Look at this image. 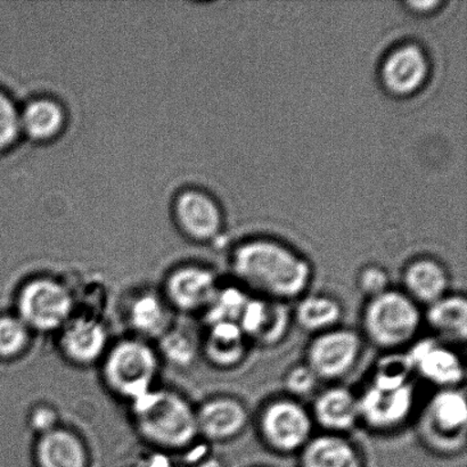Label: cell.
<instances>
[{"mask_svg":"<svg viewBox=\"0 0 467 467\" xmlns=\"http://www.w3.org/2000/svg\"><path fill=\"white\" fill-rule=\"evenodd\" d=\"M231 269L237 285L250 296L290 305L309 292L314 267L282 243L256 238L235 247Z\"/></svg>","mask_w":467,"mask_h":467,"instance_id":"1","label":"cell"},{"mask_svg":"<svg viewBox=\"0 0 467 467\" xmlns=\"http://www.w3.org/2000/svg\"><path fill=\"white\" fill-rule=\"evenodd\" d=\"M424 324L422 306L402 290L390 288L366 300L361 336L384 352L400 351L416 341Z\"/></svg>","mask_w":467,"mask_h":467,"instance_id":"2","label":"cell"},{"mask_svg":"<svg viewBox=\"0 0 467 467\" xmlns=\"http://www.w3.org/2000/svg\"><path fill=\"white\" fill-rule=\"evenodd\" d=\"M137 424L150 441L166 448L190 445L199 434L196 411L171 391H152L134 401Z\"/></svg>","mask_w":467,"mask_h":467,"instance_id":"3","label":"cell"},{"mask_svg":"<svg viewBox=\"0 0 467 467\" xmlns=\"http://www.w3.org/2000/svg\"><path fill=\"white\" fill-rule=\"evenodd\" d=\"M310 410L301 400L288 396L275 397L265 402L256 416L260 441L274 454H299L315 436Z\"/></svg>","mask_w":467,"mask_h":467,"instance_id":"4","label":"cell"},{"mask_svg":"<svg viewBox=\"0 0 467 467\" xmlns=\"http://www.w3.org/2000/svg\"><path fill=\"white\" fill-rule=\"evenodd\" d=\"M364 337L356 329L337 327L311 337L305 363L320 382L337 383L350 375L359 363Z\"/></svg>","mask_w":467,"mask_h":467,"instance_id":"5","label":"cell"},{"mask_svg":"<svg viewBox=\"0 0 467 467\" xmlns=\"http://www.w3.org/2000/svg\"><path fill=\"white\" fill-rule=\"evenodd\" d=\"M157 373V356L141 341L118 343L105 360V379L114 391L132 401L150 391Z\"/></svg>","mask_w":467,"mask_h":467,"instance_id":"6","label":"cell"},{"mask_svg":"<svg viewBox=\"0 0 467 467\" xmlns=\"http://www.w3.org/2000/svg\"><path fill=\"white\" fill-rule=\"evenodd\" d=\"M358 400L361 425L377 433L395 432L413 415L415 386L410 382L398 388H379L368 383L358 393Z\"/></svg>","mask_w":467,"mask_h":467,"instance_id":"7","label":"cell"},{"mask_svg":"<svg viewBox=\"0 0 467 467\" xmlns=\"http://www.w3.org/2000/svg\"><path fill=\"white\" fill-rule=\"evenodd\" d=\"M17 305L18 315L26 327L53 331L70 317L73 302L62 284L39 278L22 288Z\"/></svg>","mask_w":467,"mask_h":467,"instance_id":"8","label":"cell"},{"mask_svg":"<svg viewBox=\"0 0 467 467\" xmlns=\"http://www.w3.org/2000/svg\"><path fill=\"white\" fill-rule=\"evenodd\" d=\"M413 364L414 374L425 382L442 389L461 388L466 368L459 352L439 338H420L406 350Z\"/></svg>","mask_w":467,"mask_h":467,"instance_id":"9","label":"cell"},{"mask_svg":"<svg viewBox=\"0 0 467 467\" xmlns=\"http://www.w3.org/2000/svg\"><path fill=\"white\" fill-rule=\"evenodd\" d=\"M467 425V401L461 388L442 389L430 400L424 414V434L443 447L464 441Z\"/></svg>","mask_w":467,"mask_h":467,"instance_id":"10","label":"cell"},{"mask_svg":"<svg viewBox=\"0 0 467 467\" xmlns=\"http://www.w3.org/2000/svg\"><path fill=\"white\" fill-rule=\"evenodd\" d=\"M250 343L274 348L285 340L293 325L292 308L283 302L251 296L237 320Z\"/></svg>","mask_w":467,"mask_h":467,"instance_id":"11","label":"cell"},{"mask_svg":"<svg viewBox=\"0 0 467 467\" xmlns=\"http://www.w3.org/2000/svg\"><path fill=\"white\" fill-rule=\"evenodd\" d=\"M171 214L176 227L195 242L212 241L223 228L221 207L207 192H180L172 201Z\"/></svg>","mask_w":467,"mask_h":467,"instance_id":"12","label":"cell"},{"mask_svg":"<svg viewBox=\"0 0 467 467\" xmlns=\"http://www.w3.org/2000/svg\"><path fill=\"white\" fill-rule=\"evenodd\" d=\"M309 410L316 427L324 433L348 436L360 425L358 393L340 384L316 393Z\"/></svg>","mask_w":467,"mask_h":467,"instance_id":"13","label":"cell"},{"mask_svg":"<svg viewBox=\"0 0 467 467\" xmlns=\"http://www.w3.org/2000/svg\"><path fill=\"white\" fill-rule=\"evenodd\" d=\"M429 71L423 50L416 45H405L388 55L381 68V79L389 93L409 96L422 88Z\"/></svg>","mask_w":467,"mask_h":467,"instance_id":"14","label":"cell"},{"mask_svg":"<svg viewBox=\"0 0 467 467\" xmlns=\"http://www.w3.org/2000/svg\"><path fill=\"white\" fill-rule=\"evenodd\" d=\"M199 433L209 441H234L245 431L250 422L249 410L244 402L234 397H219L205 402L196 411Z\"/></svg>","mask_w":467,"mask_h":467,"instance_id":"15","label":"cell"},{"mask_svg":"<svg viewBox=\"0 0 467 467\" xmlns=\"http://www.w3.org/2000/svg\"><path fill=\"white\" fill-rule=\"evenodd\" d=\"M401 290L427 308L451 293V274L441 261L419 258L406 265L401 276Z\"/></svg>","mask_w":467,"mask_h":467,"instance_id":"16","label":"cell"},{"mask_svg":"<svg viewBox=\"0 0 467 467\" xmlns=\"http://www.w3.org/2000/svg\"><path fill=\"white\" fill-rule=\"evenodd\" d=\"M22 136L30 143L48 144L63 135L67 127V109L53 98L27 100L20 112Z\"/></svg>","mask_w":467,"mask_h":467,"instance_id":"17","label":"cell"},{"mask_svg":"<svg viewBox=\"0 0 467 467\" xmlns=\"http://www.w3.org/2000/svg\"><path fill=\"white\" fill-rule=\"evenodd\" d=\"M218 288L216 275L199 265L176 270L167 283L169 299L186 311L207 309Z\"/></svg>","mask_w":467,"mask_h":467,"instance_id":"18","label":"cell"},{"mask_svg":"<svg viewBox=\"0 0 467 467\" xmlns=\"http://www.w3.org/2000/svg\"><path fill=\"white\" fill-rule=\"evenodd\" d=\"M297 455L300 467H364L359 447L342 434H315Z\"/></svg>","mask_w":467,"mask_h":467,"instance_id":"19","label":"cell"},{"mask_svg":"<svg viewBox=\"0 0 467 467\" xmlns=\"http://www.w3.org/2000/svg\"><path fill=\"white\" fill-rule=\"evenodd\" d=\"M292 308L293 324L311 336L340 327L345 309L340 301L324 293H306L295 302Z\"/></svg>","mask_w":467,"mask_h":467,"instance_id":"20","label":"cell"},{"mask_svg":"<svg viewBox=\"0 0 467 467\" xmlns=\"http://www.w3.org/2000/svg\"><path fill=\"white\" fill-rule=\"evenodd\" d=\"M424 324L443 342H465L467 337V299L461 293H448L424 308Z\"/></svg>","mask_w":467,"mask_h":467,"instance_id":"21","label":"cell"},{"mask_svg":"<svg viewBox=\"0 0 467 467\" xmlns=\"http://www.w3.org/2000/svg\"><path fill=\"white\" fill-rule=\"evenodd\" d=\"M249 349L250 342L237 323H218L210 327L204 352L210 363L217 368H236L244 361Z\"/></svg>","mask_w":467,"mask_h":467,"instance_id":"22","label":"cell"},{"mask_svg":"<svg viewBox=\"0 0 467 467\" xmlns=\"http://www.w3.org/2000/svg\"><path fill=\"white\" fill-rule=\"evenodd\" d=\"M105 328L93 319L78 318L64 329L61 345L64 354L80 365L98 360L107 346Z\"/></svg>","mask_w":467,"mask_h":467,"instance_id":"23","label":"cell"},{"mask_svg":"<svg viewBox=\"0 0 467 467\" xmlns=\"http://www.w3.org/2000/svg\"><path fill=\"white\" fill-rule=\"evenodd\" d=\"M38 467H87L84 446L75 434L54 429L44 433L36 443Z\"/></svg>","mask_w":467,"mask_h":467,"instance_id":"24","label":"cell"},{"mask_svg":"<svg viewBox=\"0 0 467 467\" xmlns=\"http://www.w3.org/2000/svg\"><path fill=\"white\" fill-rule=\"evenodd\" d=\"M413 364L407 351L386 352L374 366L370 384L379 388H398L413 382Z\"/></svg>","mask_w":467,"mask_h":467,"instance_id":"25","label":"cell"},{"mask_svg":"<svg viewBox=\"0 0 467 467\" xmlns=\"http://www.w3.org/2000/svg\"><path fill=\"white\" fill-rule=\"evenodd\" d=\"M130 323L146 337L162 336L168 327L166 306L153 295L141 296L131 306Z\"/></svg>","mask_w":467,"mask_h":467,"instance_id":"26","label":"cell"},{"mask_svg":"<svg viewBox=\"0 0 467 467\" xmlns=\"http://www.w3.org/2000/svg\"><path fill=\"white\" fill-rule=\"evenodd\" d=\"M250 296L249 293L236 283L231 286L219 287L213 301L205 309L210 327L218 323H237Z\"/></svg>","mask_w":467,"mask_h":467,"instance_id":"27","label":"cell"},{"mask_svg":"<svg viewBox=\"0 0 467 467\" xmlns=\"http://www.w3.org/2000/svg\"><path fill=\"white\" fill-rule=\"evenodd\" d=\"M21 109L6 91L0 89V153L11 150L20 144Z\"/></svg>","mask_w":467,"mask_h":467,"instance_id":"28","label":"cell"},{"mask_svg":"<svg viewBox=\"0 0 467 467\" xmlns=\"http://www.w3.org/2000/svg\"><path fill=\"white\" fill-rule=\"evenodd\" d=\"M29 341L26 324L20 318L0 317V357L11 358L20 354Z\"/></svg>","mask_w":467,"mask_h":467,"instance_id":"29","label":"cell"},{"mask_svg":"<svg viewBox=\"0 0 467 467\" xmlns=\"http://www.w3.org/2000/svg\"><path fill=\"white\" fill-rule=\"evenodd\" d=\"M319 379L304 361V363L293 365L284 375V389L286 396L301 400L315 395L318 390Z\"/></svg>","mask_w":467,"mask_h":467,"instance_id":"30","label":"cell"},{"mask_svg":"<svg viewBox=\"0 0 467 467\" xmlns=\"http://www.w3.org/2000/svg\"><path fill=\"white\" fill-rule=\"evenodd\" d=\"M357 287L366 300L372 299L392 288L390 275L379 265H366L357 275Z\"/></svg>","mask_w":467,"mask_h":467,"instance_id":"31","label":"cell"},{"mask_svg":"<svg viewBox=\"0 0 467 467\" xmlns=\"http://www.w3.org/2000/svg\"><path fill=\"white\" fill-rule=\"evenodd\" d=\"M162 350L177 365H190L195 357V346L192 338L178 332L164 336Z\"/></svg>","mask_w":467,"mask_h":467,"instance_id":"32","label":"cell"},{"mask_svg":"<svg viewBox=\"0 0 467 467\" xmlns=\"http://www.w3.org/2000/svg\"><path fill=\"white\" fill-rule=\"evenodd\" d=\"M55 420H57V415L49 409L36 410L32 415V425L43 434L54 430Z\"/></svg>","mask_w":467,"mask_h":467,"instance_id":"33","label":"cell"},{"mask_svg":"<svg viewBox=\"0 0 467 467\" xmlns=\"http://www.w3.org/2000/svg\"><path fill=\"white\" fill-rule=\"evenodd\" d=\"M411 9L415 12L424 13L432 11L434 7L439 6V2H409L407 3Z\"/></svg>","mask_w":467,"mask_h":467,"instance_id":"34","label":"cell"},{"mask_svg":"<svg viewBox=\"0 0 467 467\" xmlns=\"http://www.w3.org/2000/svg\"><path fill=\"white\" fill-rule=\"evenodd\" d=\"M200 467H223L221 462L217 460H210L208 462H205L204 464L201 465Z\"/></svg>","mask_w":467,"mask_h":467,"instance_id":"35","label":"cell"}]
</instances>
